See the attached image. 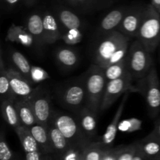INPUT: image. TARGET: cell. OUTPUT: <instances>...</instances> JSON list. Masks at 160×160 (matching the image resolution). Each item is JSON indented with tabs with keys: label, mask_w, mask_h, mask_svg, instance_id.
I'll use <instances>...</instances> for the list:
<instances>
[{
	"label": "cell",
	"mask_w": 160,
	"mask_h": 160,
	"mask_svg": "<svg viewBox=\"0 0 160 160\" xmlns=\"http://www.w3.org/2000/svg\"><path fill=\"white\" fill-rule=\"evenodd\" d=\"M131 38L119 31L102 34L94 55V64L106 68L111 64L123 60L127 57Z\"/></svg>",
	"instance_id": "obj_1"
},
{
	"label": "cell",
	"mask_w": 160,
	"mask_h": 160,
	"mask_svg": "<svg viewBox=\"0 0 160 160\" xmlns=\"http://www.w3.org/2000/svg\"><path fill=\"white\" fill-rule=\"evenodd\" d=\"M83 75L85 85V106L98 116L108 82L104 70L96 64H92Z\"/></svg>",
	"instance_id": "obj_2"
},
{
	"label": "cell",
	"mask_w": 160,
	"mask_h": 160,
	"mask_svg": "<svg viewBox=\"0 0 160 160\" xmlns=\"http://www.w3.org/2000/svg\"><path fill=\"white\" fill-rule=\"evenodd\" d=\"M56 98L64 109L77 114L85 106V85L84 75L59 86Z\"/></svg>",
	"instance_id": "obj_3"
},
{
	"label": "cell",
	"mask_w": 160,
	"mask_h": 160,
	"mask_svg": "<svg viewBox=\"0 0 160 160\" xmlns=\"http://www.w3.org/2000/svg\"><path fill=\"white\" fill-rule=\"evenodd\" d=\"M138 39L152 53L160 44V12L152 5H145L142 23L138 33Z\"/></svg>",
	"instance_id": "obj_4"
},
{
	"label": "cell",
	"mask_w": 160,
	"mask_h": 160,
	"mask_svg": "<svg viewBox=\"0 0 160 160\" xmlns=\"http://www.w3.org/2000/svg\"><path fill=\"white\" fill-rule=\"evenodd\" d=\"M50 122L62 132L71 145L86 148L92 143L85 136L75 116L54 109Z\"/></svg>",
	"instance_id": "obj_5"
},
{
	"label": "cell",
	"mask_w": 160,
	"mask_h": 160,
	"mask_svg": "<svg viewBox=\"0 0 160 160\" xmlns=\"http://www.w3.org/2000/svg\"><path fill=\"white\" fill-rule=\"evenodd\" d=\"M151 54L138 39L131 42L126 59L128 72L134 80L141 79L149 73L154 66Z\"/></svg>",
	"instance_id": "obj_6"
},
{
	"label": "cell",
	"mask_w": 160,
	"mask_h": 160,
	"mask_svg": "<svg viewBox=\"0 0 160 160\" xmlns=\"http://www.w3.org/2000/svg\"><path fill=\"white\" fill-rule=\"evenodd\" d=\"M137 92L145 98L148 114L155 118L160 111V82L155 66L144 78L138 80Z\"/></svg>",
	"instance_id": "obj_7"
},
{
	"label": "cell",
	"mask_w": 160,
	"mask_h": 160,
	"mask_svg": "<svg viewBox=\"0 0 160 160\" xmlns=\"http://www.w3.org/2000/svg\"><path fill=\"white\" fill-rule=\"evenodd\" d=\"M134 78L128 73L123 78L108 81L105 88L100 112H104L114 104L119 97L127 92H137V88L133 84Z\"/></svg>",
	"instance_id": "obj_8"
},
{
	"label": "cell",
	"mask_w": 160,
	"mask_h": 160,
	"mask_svg": "<svg viewBox=\"0 0 160 160\" xmlns=\"http://www.w3.org/2000/svg\"><path fill=\"white\" fill-rule=\"evenodd\" d=\"M28 98L34 111L37 123L45 127L48 126L54 111L48 92L40 88H36L34 93Z\"/></svg>",
	"instance_id": "obj_9"
},
{
	"label": "cell",
	"mask_w": 160,
	"mask_h": 160,
	"mask_svg": "<svg viewBox=\"0 0 160 160\" xmlns=\"http://www.w3.org/2000/svg\"><path fill=\"white\" fill-rule=\"evenodd\" d=\"M145 7V5H138L129 7L124 18L117 28V31L131 38H137Z\"/></svg>",
	"instance_id": "obj_10"
},
{
	"label": "cell",
	"mask_w": 160,
	"mask_h": 160,
	"mask_svg": "<svg viewBox=\"0 0 160 160\" xmlns=\"http://www.w3.org/2000/svg\"><path fill=\"white\" fill-rule=\"evenodd\" d=\"M7 70L9 83L17 99L29 98L34 93L36 88L33 87L32 83L17 70L13 68H8Z\"/></svg>",
	"instance_id": "obj_11"
},
{
	"label": "cell",
	"mask_w": 160,
	"mask_h": 160,
	"mask_svg": "<svg viewBox=\"0 0 160 160\" xmlns=\"http://www.w3.org/2000/svg\"><path fill=\"white\" fill-rule=\"evenodd\" d=\"M130 93H131V92H127L123 95V98H122L120 104L119 105L118 108H117V110L116 112L115 115H114L113 118H112V121L110 122L109 125L106 128V132L102 135L101 140L98 141V142L106 148H112V145H113L116 136H117V131H118V126L120 122V118H121L122 114H123V110H124L125 106H126L127 101H128Z\"/></svg>",
	"instance_id": "obj_12"
},
{
	"label": "cell",
	"mask_w": 160,
	"mask_h": 160,
	"mask_svg": "<svg viewBox=\"0 0 160 160\" xmlns=\"http://www.w3.org/2000/svg\"><path fill=\"white\" fill-rule=\"evenodd\" d=\"M44 31H45V45L54 44L62 39L64 31L60 29V23L57 17L49 11H45L42 13Z\"/></svg>",
	"instance_id": "obj_13"
},
{
	"label": "cell",
	"mask_w": 160,
	"mask_h": 160,
	"mask_svg": "<svg viewBox=\"0 0 160 160\" xmlns=\"http://www.w3.org/2000/svg\"><path fill=\"white\" fill-rule=\"evenodd\" d=\"M74 116L78 119V123L88 139L91 142H95L97 136L96 117L98 116L95 115L86 106Z\"/></svg>",
	"instance_id": "obj_14"
},
{
	"label": "cell",
	"mask_w": 160,
	"mask_h": 160,
	"mask_svg": "<svg viewBox=\"0 0 160 160\" xmlns=\"http://www.w3.org/2000/svg\"><path fill=\"white\" fill-rule=\"evenodd\" d=\"M128 9L129 7L126 6L119 7L112 9L109 13L106 14L100 22L98 28L100 34H105L111 31H117V28L124 18Z\"/></svg>",
	"instance_id": "obj_15"
},
{
	"label": "cell",
	"mask_w": 160,
	"mask_h": 160,
	"mask_svg": "<svg viewBox=\"0 0 160 160\" xmlns=\"http://www.w3.org/2000/svg\"><path fill=\"white\" fill-rule=\"evenodd\" d=\"M47 129L53 148V158L55 160H57L71 146V144L66 138L62 132L51 122H49L47 126Z\"/></svg>",
	"instance_id": "obj_16"
},
{
	"label": "cell",
	"mask_w": 160,
	"mask_h": 160,
	"mask_svg": "<svg viewBox=\"0 0 160 160\" xmlns=\"http://www.w3.org/2000/svg\"><path fill=\"white\" fill-rule=\"evenodd\" d=\"M138 148L144 156L149 160L160 159V138L154 131L138 142Z\"/></svg>",
	"instance_id": "obj_17"
},
{
	"label": "cell",
	"mask_w": 160,
	"mask_h": 160,
	"mask_svg": "<svg viewBox=\"0 0 160 160\" xmlns=\"http://www.w3.org/2000/svg\"><path fill=\"white\" fill-rule=\"evenodd\" d=\"M6 40L12 43L20 44L25 47H31L34 42H35L34 37L26 28L16 25L15 23H12L9 27L6 36Z\"/></svg>",
	"instance_id": "obj_18"
},
{
	"label": "cell",
	"mask_w": 160,
	"mask_h": 160,
	"mask_svg": "<svg viewBox=\"0 0 160 160\" xmlns=\"http://www.w3.org/2000/svg\"><path fill=\"white\" fill-rule=\"evenodd\" d=\"M26 28L34 37L36 44L38 45H45L42 14L34 12L29 15L26 21Z\"/></svg>",
	"instance_id": "obj_19"
},
{
	"label": "cell",
	"mask_w": 160,
	"mask_h": 160,
	"mask_svg": "<svg viewBox=\"0 0 160 160\" xmlns=\"http://www.w3.org/2000/svg\"><path fill=\"white\" fill-rule=\"evenodd\" d=\"M29 128L31 130V134L35 138L36 142L38 143L42 152L53 158V148L52 146L51 140H50L47 127L39 124V123H35Z\"/></svg>",
	"instance_id": "obj_20"
},
{
	"label": "cell",
	"mask_w": 160,
	"mask_h": 160,
	"mask_svg": "<svg viewBox=\"0 0 160 160\" xmlns=\"http://www.w3.org/2000/svg\"><path fill=\"white\" fill-rule=\"evenodd\" d=\"M15 106L18 112L21 125L27 128H31L35 123H38L28 98L16 99Z\"/></svg>",
	"instance_id": "obj_21"
},
{
	"label": "cell",
	"mask_w": 160,
	"mask_h": 160,
	"mask_svg": "<svg viewBox=\"0 0 160 160\" xmlns=\"http://www.w3.org/2000/svg\"><path fill=\"white\" fill-rule=\"evenodd\" d=\"M56 17H57L61 26L67 30L80 29L82 26V21L80 17L66 8L60 7L56 11Z\"/></svg>",
	"instance_id": "obj_22"
},
{
	"label": "cell",
	"mask_w": 160,
	"mask_h": 160,
	"mask_svg": "<svg viewBox=\"0 0 160 160\" xmlns=\"http://www.w3.org/2000/svg\"><path fill=\"white\" fill-rule=\"evenodd\" d=\"M0 96H1V101H3V100L15 101L17 99V97L12 92L10 83H9L8 70L5 67L3 53L2 49L1 54H0Z\"/></svg>",
	"instance_id": "obj_23"
},
{
	"label": "cell",
	"mask_w": 160,
	"mask_h": 160,
	"mask_svg": "<svg viewBox=\"0 0 160 160\" xmlns=\"http://www.w3.org/2000/svg\"><path fill=\"white\" fill-rule=\"evenodd\" d=\"M15 132L17 133L19 139L20 141L22 147L25 153L33 152L36 151H42L38 143L36 142L35 138H34L33 134H31V130L29 128L20 125L14 129Z\"/></svg>",
	"instance_id": "obj_24"
},
{
	"label": "cell",
	"mask_w": 160,
	"mask_h": 160,
	"mask_svg": "<svg viewBox=\"0 0 160 160\" xmlns=\"http://www.w3.org/2000/svg\"><path fill=\"white\" fill-rule=\"evenodd\" d=\"M1 111L5 122L13 129L20 126V117L15 106V101L3 100L2 101Z\"/></svg>",
	"instance_id": "obj_25"
},
{
	"label": "cell",
	"mask_w": 160,
	"mask_h": 160,
	"mask_svg": "<svg viewBox=\"0 0 160 160\" xmlns=\"http://www.w3.org/2000/svg\"><path fill=\"white\" fill-rule=\"evenodd\" d=\"M55 56L58 63L63 68H73L78 63V53L70 48H59Z\"/></svg>",
	"instance_id": "obj_26"
},
{
	"label": "cell",
	"mask_w": 160,
	"mask_h": 160,
	"mask_svg": "<svg viewBox=\"0 0 160 160\" xmlns=\"http://www.w3.org/2000/svg\"><path fill=\"white\" fill-rule=\"evenodd\" d=\"M103 70H104L105 76L107 81L121 78L129 73L128 70L126 58L120 62L108 66Z\"/></svg>",
	"instance_id": "obj_27"
},
{
	"label": "cell",
	"mask_w": 160,
	"mask_h": 160,
	"mask_svg": "<svg viewBox=\"0 0 160 160\" xmlns=\"http://www.w3.org/2000/svg\"><path fill=\"white\" fill-rule=\"evenodd\" d=\"M107 149L98 142H92L84 150L82 160H102Z\"/></svg>",
	"instance_id": "obj_28"
},
{
	"label": "cell",
	"mask_w": 160,
	"mask_h": 160,
	"mask_svg": "<svg viewBox=\"0 0 160 160\" xmlns=\"http://www.w3.org/2000/svg\"><path fill=\"white\" fill-rule=\"evenodd\" d=\"M10 57L14 66L17 67V70L25 78L30 81V73H31V66L24 56L20 52L12 51L10 53Z\"/></svg>",
	"instance_id": "obj_29"
},
{
	"label": "cell",
	"mask_w": 160,
	"mask_h": 160,
	"mask_svg": "<svg viewBox=\"0 0 160 160\" xmlns=\"http://www.w3.org/2000/svg\"><path fill=\"white\" fill-rule=\"evenodd\" d=\"M142 127V120L135 117H132L120 121L118 126V131L123 133H133L140 131Z\"/></svg>",
	"instance_id": "obj_30"
},
{
	"label": "cell",
	"mask_w": 160,
	"mask_h": 160,
	"mask_svg": "<svg viewBox=\"0 0 160 160\" xmlns=\"http://www.w3.org/2000/svg\"><path fill=\"white\" fill-rule=\"evenodd\" d=\"M138 149V142L117 148V160H133Z\"/></svg>",
	"instance_id": "obj_31"
},
{
	"label": "cell",
	"mask_w": 160,
	"mask_h": 160,
	"mask_svg": "<svg viewBox=\"0 0 160 160\" xmlns=\"http://www.w3.org/2000/svg\"><path fill=\"white\" fill-rule=\"evenodd\" d=\"M83 38V34L80 29H70L64 31L62 40L69 45H75L80 43Z\"/></svg>",
	"instance_id": "obj_32"
},
{
	"label": "cell",
	"mask_w": 160,
	"mask_h": 160,
	"mask_svg": "<svg viewBox=\"0 0 160 160\" xmlns=\"http://www.w3.org/2000/svg\"><path fill=\"white\" fill-rule=\"evenodd\" d=\"M16 156L11 150L6 139L4 131L0 134V160H15Z\"/></svg>",
	"instance_id": "obj_33"
},
{
	"label": "cell",
	"mask_w": 160,
	"mask_h": 160,
	"mask_svg": "<svg viewBox=\"0 0 160 160\" xmlns=\"http://www.w3.org/2000/svg\"><path fill=\"white\" fill-rule=\"evenodd\" d=\"M85 148L71 145L57 160H82Z\"/></svg>",
	"instance_id": "obj_34"
},
{
	"label": "cell",
	"mask_w": 160,
	"mask_h": 160,
	"mask_svg": "<svg viewBox=\"0 0 160 160\" xmlns=\"http://www.w3.org/2000/svg\"><path fill=\"white\" fill-rule=\"evenodd\" d=\"M49 78L50 76L43 68L36 66H31L30 81L32 84H38Z\"/></svg>",
	"instance_id": "obj_35"
},
{
	"label": "cell",
	"mask_w": 160,
	"mask_h": 160,
	"mask_svg": "<svg viewBox=\"0 0 160 160\" xmlns=\"http://www.w3.org/2000/svg\"><path fill=\"white\" fill-rule=\"evenodd\" d=\"M112 0H90L92 7H104L109 6V3L112 2Z\"/></svg>",
	"instance_id": "obj_36"
},
{
	"label": "cell",
	"mask_w": 160,
	"mask_h": 160,
	"mask_svg": "<svg viewBox=\"0 0 160 160\" xmlns=\"http://www.w3.org/2000/svg\"><path fill=\"white\" fill-rule=\"evenodd\" d=\"M77 6H79L81 9H89L92 7L90 0H76Z\"/></svg>",
	"instance_id": "obj_37"
},
{
	"label": "cell",
	"mask_w": 160,
	"mask_h": 160,
	"mask_svg": "<svg viewBox=\"0 0 160 160\" xmlns=\"http://www.w3.org/2000/svg\"><path fill=\"white\" fill-rule=\"evenodd\" d=\"M133 160H149V159H148L146 157H145V156H144L143 153H142V152L140 151V149H139L138 145L137 152H136L135 156H134V159H133Z\"/></svg>",
	"instance_id": "obj_38"
},
{
	"label": "cell",
	"mask_w": 160,
	"mask_h": 160,
	"mask_svg": "<svg viewBox=\"0 0 160 160\" xmlns=\"http://www.w3.org/2000/svg\"><path fill=\"white\" fill-rule=\"evenodd\" d=\"M20 0H2V2L6 7L12 8L15 6Z\"/></svg>",
	"instance_id": "obj_39"
},
{
	"label": "cell",
	"mask_w": 160,
	"mask_h": 160,
	"mask_svg": "<svg viewBox=\"0 0 160 160\" xmlns=\"http://www.w3.org/2000/svg\"><path fill=\"white\" fill-rule=\"evenodd\" d=\"M153 131H154L155 134L160 138V120H158V121L156 122V123H155V128L154 130H153Z\"/></svg>",
	"instance_id": "obj_40"
},
{
	"label": "cell",
	"mask_w": 160,
	"mask_h": 160,
	"mask_svg": "<svg viewBox=\"0 0 160 160\" xmlns=\"http://www.w3.org/2000/svg\"><path fill=\"white\" fill-rule=\"evenodd\" d=\"M151 4L158 12H160V0H151Z\"/></svg>",
	"instance_id": "obj_41"
},
{
	"label": "cell",
	"mask_w": 160,
	"mask_h": 160,
	"mask_svg": "<svg viewBox=\"0 0 160 160\" xmlns=\"http://www.w3.org/2000/svg\"><path fill=\"white\" fill-rule=\"evenodd\" d=\"M37 0H24V3L27 6H32Z\"/></svg>",
	"instance_id": "obj_42"
},
{
	"label": "cell",
	"mask_w": 160,
	"mask_h": 160,
	"mask_svg": "<svg viewBox=\"0 0 160 160\" xmlns=\"http://www.w3.org/2000/svg\"><path fill=\"white\" fill-rule=\"evenodd\" d=\"M66 1H67V2H69V3H70V5H72V6H77L76 0H66Z\"/></svg>",
	"instance_id": "obj_43"
}]
</instances>
